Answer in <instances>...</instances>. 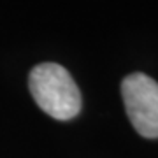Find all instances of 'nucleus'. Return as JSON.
<instances>
[{"label":"nucleus","mask_w":158,"mask_h":158,"mask_svg":"<svg viewBox=\"0 0 158 158\" xmlns=\"http://www.w3.org/2000/svg\"><path fill=\"white\" fill-rule=\"evenodd\" d=\"M121 97L130 123L146 139H158V83L142 72L127 76Z\"/></svg>","instance_id":"2"},{"label":"nucleus","mask_w":158,"mask_h":158,"mask_svg":"<svg viewBox=\"0 0 158 158\" xmlns=\"http://www.w3.org/2000/svg\"><path fill=\"white\" fill-rule=\"evenodd\" d=\"M30 93L46 114L55 119H70L81 111V93L67 69L58 63H40L28 77Z\"/></svg>","instance_id":"1"}]
</instances>
